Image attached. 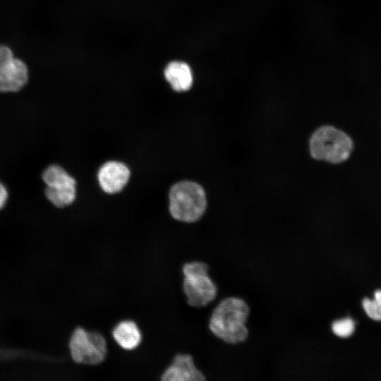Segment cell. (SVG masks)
<instances>
[{
    "instance_id": "cell-1",
    "label": "cell",
    "mask_w": 381,
    "mask_h": 381,
    "mask_svg": "<svg viewBox=\"0 0 381 381\" xmlns=\"http://www.w3.org/2000/svg\"><path fill=\"white\" fill-rule=\"evenodd\" d=\"M248 313V306L241 298H224L214 309L209 327L216 337L227 343L242 342L248 337L246 322Z\"/></svg>"
},
{
    "instance_id": "cell-2",
    "label": "cell",
    "mask_w": 381,
    "mask_h": 381,
    "mask_svg": "<svg viewBox=\"0 0 381 381\" xmlns=\"http://www.w3.org/2000/svg\"><path fill=\"white\" fill-rule=\"evenodd\" d=\"M353 148L351 138L344 131L331 126L318 128L310 140L312 157L334 164L348 159Z\"/></svg>"
},
{
    "instance_id": "cell-3",
    "label": "cell",
    "mask_w": 381,
    "mask_h": 381,
    "mask_svg": "<svg viewBox=\"0 0 381 381\" xmlns=\"http://www.w3.org/2000/svg\"><path fill=\"white\" fill-rule=\"evenodd\" d=\"M206 196L203 188L192 181L174 184L169 192V211L176 220L193 222L198 220L206 209Z\"/></svg>"
},
{
    "instance_id": "cell-4",
    "label": "cell",
    "mask_w": 381,
    "mask_h": 381,
    "mask_svg": "<svg viewBox=\"0 0 381 381\" xmlns=\"http://www.w3.org/2000/svg\"><path fill=\"white\" fill-rule=\"evenodd\" d=\"M207 271V265L202 262H186L183 265V291L192 307L205 306L216 297L217 286Z\"/></svg>"
},
{
    "instance_id": "cell-5",
    "label": "cell",
    "mask_w": 381,
    "mask_h": 381,
    "mask_svg": "<svg viewBox=\"0 0 381 381\" xmlns=\"http://www.w3.org/2000/svg\"><path fill=\"white\" fill-rule=\"evenodd\" d=\"M69 350L75 363L96 365L105 360L107 344L104 337L99 332L87 331L78 327L70 338Z\"/></svg>"
},
{
    "instance_id": "cell-6",
    "label": "cell",
    "mask_w": 381,
    "mask_h": 381,
    "mask_svg": "<svg viewBox=\"0 0 381 381\" xmlns=\"http://www.w3.org/2000/svg\"><path fill=\"white\" fill-rule=\"evenodd\" d=\"M28 80L29 69L25 62L17 58L10 47L0 44V92H18Z\"/></svg>"
},
{
    "instance_id": "cell-7",
    "label": "cell",
    "mask_w": 381,
    "mask_h": 381,
    "mask_svg": "<svg viewBox=\"0 0 381 381\" xmlns=\"http://www.w3.org/2000/svg\"><path fill=\"white\" fill-rule=\"evenodd\" d=\"M163 381H202L204 375L195 365L193 357L186 353L176 354L161 376Z\"/></svg>"
},
{
    "instance_id": "cell-8",
    "label": "cell",
    "mask_w": 381,
    "mask_h": 381,
    "mask_svg": "<svg viewBox=\"0 0 381 381\" xmlns=\"http://www.w3.org/2000/svg\"><path fill=\"white\" fill-rule=\"evenodd\" d=\"M130 176L128 167L123 163L111 161L102 166L98 180L102 190L107 193H116L123 189Z\"/></svg>"
},
{
    "instance_id": "cell-9",
    "label": "cell",
    "mask_w": 381,
    "mask_h": 381,
    "mask_svg": "<svg viewBox=\"0 0 381 381\" xmlns=\"http://www.w3.org/2000/svg\"><path fill=\"white\" fill-rule=\"evenodd\" d=\"M112 337L115 342L126 351L136 349L142 341L141 330L131 320H124L117 323L112 329Z\"/></svg>"
},
{
    "instance_id": "cell-10",
    "label": "cell",
    "mask_w": 381,
    "mask_h": 381,
    "mask_svg": "<svg viewBox=\"0 0 381 381\" xmlns=\"http://www.w3.org/2000/svg\"><path fill=\"white\" fill-rule=\"evenodd\" d=\"M164 77L176 92L187 91L193 85L192 70L188 64L183 61L170 62L164 69Z\"/></svg>"
},
{
    "instance_id": "cell-11",
    "label": "cell",
    "mask_w": 381,
    "mask_h": 381,
    "mask_svg": "<svg viewBox=\"0 0 381 381\" xmlns=\"http://www.w3.org/2000/svg\"><path fill=\"white\" fill-rule=\"evenodd\" d=\"M42 179L47 188L63 190L75 188V181L63 168L57 165L49 167L43 173Z\"/></svg>"
},
{
    "instance_id": "cell-12",
    "label": "cell",
    "mask_w": 381,
    "mask_h": 381,
    "mask_svg": "<svg viewBox=\"0 0 381 381\" xmlns=\"http://www.w3.org/2000/svg\"><path fill=\"white\" fill-rule=\"evenodd\" d=\"M45 194L49 200L57 207H65L71 204L75 198V188L63 190L47 188Z\"/></svg>"
},
{
    "instance_id": "cell-13",
    "label": "cell",
    "mask_w": 381,
    "mask_h": 381,
    "mask_svg": "<svg viewBox=\"0 0 381 381\" xmlns=\"http://www.w3.org/2000/svg\"><path fill=\"white\" fill-rule=\"evenodd\" d=\"M332 329L337 336L344 338L348 337L355 330V322L349 318L338 320L332 323Z\"/></svg>"
},
{
    "instance_id": "cell-14",
    "label": "cell",
    "mask_w": 381,
    "mask_h": 381,
    "mask_svg": "<svg viewBox=\"0 0 381 381\" xmlns=\"http://www.w3.org/2000/svg\"><path fill=\"white\" fill-rule=\"evenodd\" d=\"M363 309L366 314L373 320H381V315L374 301L365 298L362 301Z\"/></svg>"
},
{
    "instance_id": "cell-15",
    "label": "cell",
    "mask_w": 381,
    "mask_h": 381,
    "mask_svg": "<svg viewBox=\"0 0 381 381\" xmlns=\"http://www.w3.org/2000/svg\"><path fill=\"white\" fill-rule=\"evenodd\" d=\"M7 191L5 187L0 183V209L4 205L7 199Z\"/></svg>"
},
{
    "instance_id": "cell-16",
    "label": "cell",
    "mask_w": 381,
    "mask_h": 381,
    "mask_svg": "<svg viewBox=\"0 0 381 381\" xmlns=\"http://www.w3.org/2000/svg\"><path fill=\"white\" fill-rule=\"evenodd\" d=\"M374 301L375 302L381 315V290H377L374 294Z\"/></svg>"
}]
</instances>
